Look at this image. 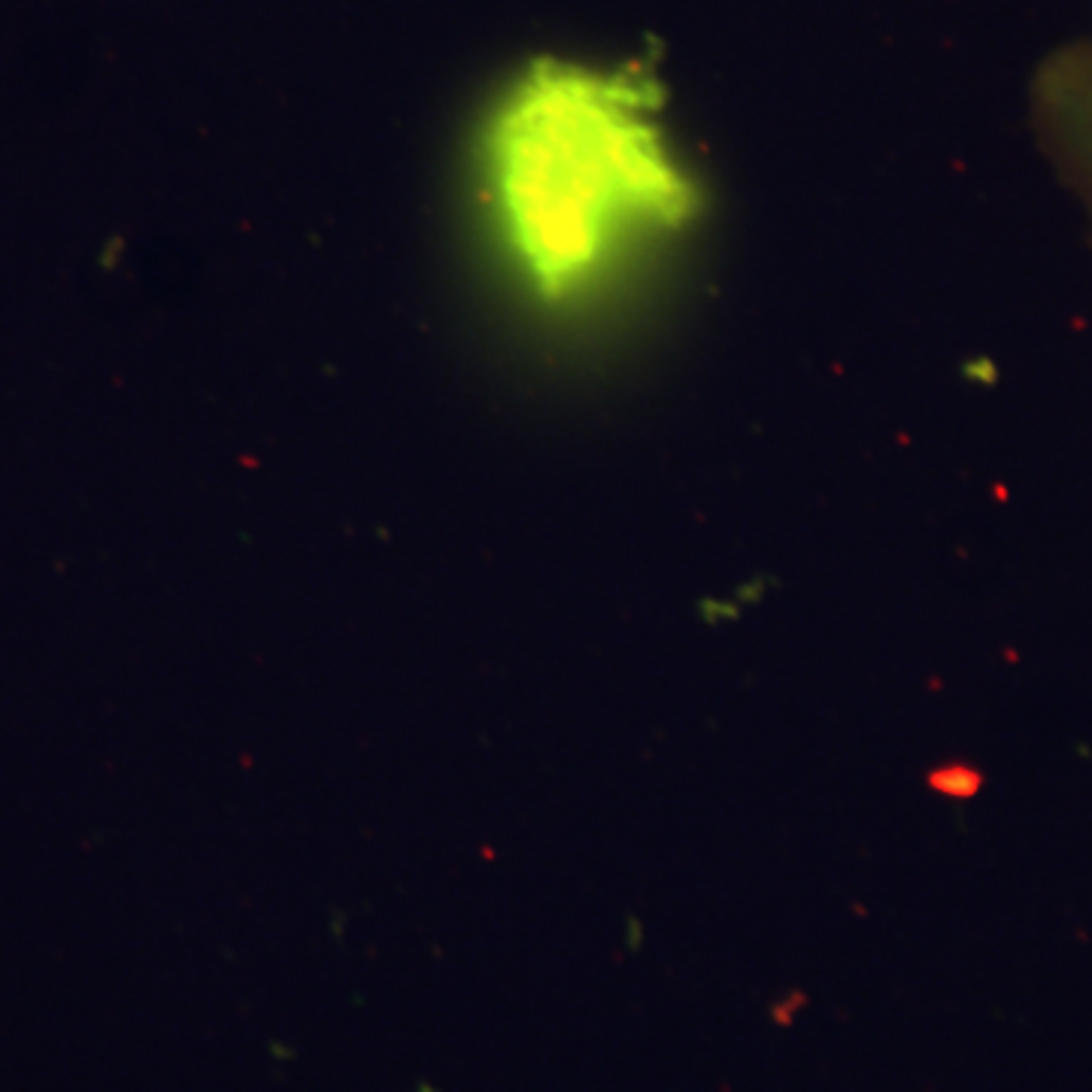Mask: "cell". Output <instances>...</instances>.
<instances>
[{
	"mask_svg": "<svg viewBox=\"0 0 1092 1092\" xmlns=\"http://www.w3.org/2000/svg\"><path fill=\"white\" fill-rule=\"evenodd\" d=\"M471 180L504 279L544 316L619 297L710 216L705 167L650 55L525 58L479 110Z\"/></svg>",
	"mask_w": 1092,
	"mask_h": 1092,
	"instance_id": "cell-1",
	"label": "cell"
}]
</instances>
